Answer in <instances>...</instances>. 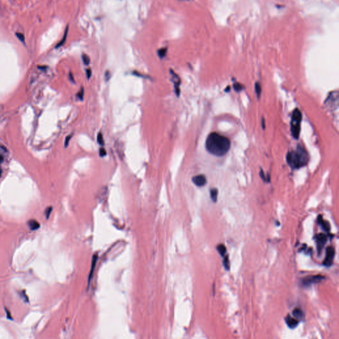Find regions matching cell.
<instances>
[{
	"mask_svg": "<svg viewBox=\"0 0 339 339\" xmlns=\"http://www.w3.org/2000/svg\"><path fill=\"white\" fill-rule=\"evenodd\" d=\"M206 147L212 154L223 156L229 152L231 148V141L227 137L217 133H212L206 139Z\"/></svg>",
	"mask_w": 339,
	"mask_h": 339,
	"instance_id": "cell-1",
	"label": "cell"
},
{
	"mask_svg": "<svg viewBox=\"0 0 339 339\" xmlns=\"http://www.w3.org/2000/svg\"><path fill=\"white\" fill-rule=\"evenodd\" d=\"M309 157L308 152L302 146H298L296 150L287 154L286 160L292 169H299L308 164Z\"/></svg>",
	"mask_w": 339,
	"mask_h": 339,
	"instance_id": "cell-2",
	"label": "cell"
},
{
	"mask_svg": "<svg viewBox=\"0 0 339 339\" xmlns=\"http://www.w3.org/2000/svg\"><path fill=\"white\" fill-rule=\"evenodd\" d=\"M302 121V114L298 109L293 110L291 120V133L295 139H298L301 131V123Z\"/></svg>",
	"mask_w": 339,
	"mask_h": 339,
	"instance_id": "cell-3",
	"label": "cell"
},
{
	"mask_svg": "<svg viewBox=\"0 0 339 339\" xmlns=\"http://www.w3.org/2000/svg\"><path fill=\"white\" fill-rule=\"evenodd\" d=\"M325 279V277L321 275H315V276H308L302 280V284L303 286L308 287L313 285V284H317L321 282L322 280Z\"/></svg>",
	"mask_w": 339,
	"mask_h": 339,
	"instance_id": "cell-4",
	"label": "cell"
},
{
	"mask_svg": "<svg viewBox=\"0 0 339 339\" xmlns=\"http://www.w3.org/2000/svg\"><path fill=\"white\" fill-rule=\"evenodd\" d=\"M334 248L331 246L327 248L326 249V256L323 262L324 266L328 267L332 264L334 257Z\"/></svg>",
	"mask_w": 339,
	"mask_h": 339,
	"instance_id": "cell-5",
	"label": "cell"
},
{
	"mask_svg": "<svg viewBox=\"0 0 339 339\" xmlns=\"http://www.w3.org/2000/svg\"><path fill=\"white\" fill-rule=\"evenodd\" d=\"M316 244H317V252L319 254L321 253L322 248L325 247L326 242H327L328 237L324 233H319L315 237Z\"/></svg>",
	"mask_w": 339,
	"mask_h": 339,
	"instance_id": "cell-6",
	"label": "cell"
},
{
	"mask_svg": "<svg viewBox=\"0 0 339 339\" xmlns=\"http://www.w3.org/2000/svg\"><path fill=\"white\" fill-rule=\"evenodd\" d=\"M192 181L194 184L198 187H203L207 183L206 177L203 174H200L193 177Z\"/></svg>",
	"mask_w": 339,
	"mask_h": 339,
	"instance_id": "cell-7",
	"label": "cell"
},
{
	"mask_svg": "<svg viewBox=\"0 0 339 339\" xmlns=\"http://www.w3.org/2000/svg\"><path fill=\"white\" fill-rule=\"evenodd\" d=\"M171 74H172V81L174 82V87H175V91L176 93V95L178 96H179V95H180V88H179V86H180V78H179V76L176 74L174 72V71H172L171 70Z\"/></svg>",
	"mask_w": 339,
	"mask_h": 339,
	"instance_id": "cell-8",
	"label": "cell"
},
{
	"mask_svg": "<svg viewBox=\"0 0 339 339\" xmlns=\"http://www.w3.org/2000/svg\"><path fill=\"white\" fill-rule=\"evenodd\" d=\"M286 322L287 326L291 328H295L298 325V320L296 318H293L290 315H287L286 317Z\"/></svg>",
	"mask_w": 339,
	"mask_h": 339,
	"instance_id": "cell-9",
	"label": "cell"
},
{
	"mask_svg": "<svg viewBox=\"0 0 339 339\" xmlns=\"http://www.w3.org/2000/svg\"><path fill=\"white\" fill-rule=\"evenodd\" d=\"M318 223L320 225L322 226V229H324V231L328 232L331 230V226L330 224L327 220H325L321 218V216L320 215L318 217Z\"/></svg>",
	"mask_w": 339,
	"mask_h": 339,
	"instance_id": "cell-10",
	"label": "cell"
},
{
	"mask_svg": "<svg viewBox=\"0 0 339 339\" xmlns=\"http://www.w3.org/2000/svg\"><path fill=\"white\" fill-rule=\"evenodd\" d=\"M293 315L294 317L297 319V320H301L304 317V315H303V311L299 308H296L293 311Z\"/></svg>",
	"mask_w": 339,
	"mask_h": 339,
	"instance_id": "cell-11",
	"label": "cell"
},
{
	"mask_svg": "<svg viewBox=\"0 0 339 339\" xmlns=\"http://www.w3.org/2000/svg\"><path fill=\"white\" fill-rule=\"evenodd\" d=\"M210 196L211 199L212 200L213 202H216L217 200V196H218V190L216 188H213L210 190Z\"/></svg>",
	"mask_w": 339,
	"mask_h": 339,
	"instance_id": "cell-12",
	"label": "cell"
},
{
	"mask_svg": "<svg viewBox=\"0 0 339 339\" xmlns=\"http://www.w3.org/2000/svg\"><path fill=\"white\" fill-rule=\"evenodd\" d=\"M68 26H67V27L66 28V30H65V32H64V34L62 39L61 40H60V42L58 43V44H57V45L56 46V49H58V47L62 46L63 44H64V43L66 42V38H67V35H68Z\"/></svg>",
	"mask_w": 339,
	"mask_h": 339,
	"instance_id": "cell-13",
	"label": "cell"
},
{
	"mask_svg": "<svg viewBox=\"0 0 339 339\" xmlns=\"http://www.w3.org/2000/svg\"><path fill=\"white\" fill-rule=\"evenodd\" d=\"M28 224L31 230H36L37 229H39V227L40 226L39 222H37V220H31L30 221H28Z\"/></svg>",
	"mask_w": 339,
	"mask_h": 339,
	"instance_id": "cell-14",
	"label": "cell"
},
{
	"mask_svg": "<svg viewBox=\"0 0 339 339\" xmlns=\"http://www.w3.org/2000/svg\"><path fill=\"white\" fill-rule=\"evenodd\" d=\"M217 250H218V252H219V254L221 255L222 256L225 254L226 252V249L225 246L223 244H219L218 246H217Z\"/></svg>",
	"mask_w": 339,
	"mask_h": 339,
	"instance_id": "cell-15",
	"label": "cell"
},
{
	"mask_svg": "<svg viewBox=\"0 0 339 339\" xmlns=\"http://www.w3.org/2000/svg\"><path fill=\"white\" fill-rule=\"evenodd\" d=\"M260 178L263 180L264 182H270V176L269 174L268 175H265L264 172L263 171V170L260 169Z\"/></svg>",
	"mask_w": 339,
	"mask_h": 339,
	"instance_id": "cell-16",
	"label": "cell"
},
{
	"mask_svg": "<svg viewBox=\"0 0 339 339\" xmlns=\"http://www.w3.org/2000/svg\"><path fill=\"white\" fill-rule=\"evenodd\" d=\"M254 87H255V92L256 94L257 95V97L259 99L260 98V95H261V92H262V88H261V86L260 84V83L256 82L254 85Z\"/></svg>",
	"mask_w": 339,
	"mask_h": 339,
	"instance_id": "cell-17",
	"label": "cell"
},
{
	"mask_svg": "<svg viewBox=\"0 0 339 339\" xmlns=\"http://www.w3.org/2000/svg\"><path fill=\"white\" fill-rule=\"evenodd\" d=\"M223 265H224V267H225V268L226 270H229V269H230V262H229V259L228 256H226L225 258H224Z\"/></svg>",
	"mask_w": 339,
	"mask_h": 339,
	"instance_id": "cell-18",
	"label": "cell"
},
{
	"mask_svg": "<svg viewBox=\"0 0 339 339\" xmlns=\"http://www.w3.org/2000/svg\"><path fill=\"white\" fill-rule=\"evenodd\" d=\"M97 258H98L97 256H96V255L94 256V259H93V262H92V265H93V266H92V269H91V272H90V274H89V281H90L91 278H92V272H94V267H95V263H96V261H97Z\"/></svg>",
	"mask_w": 339,
	"mask_h": 339,
	"instance_id": "cell-19",
	"label": "cell"
},
{
	"mask_svg": "<svg viewBox=\"0 0 339 339\" xmlns=\"http://www.w3.org/2000/svg\"><path fill=\"white\" fill-rule=\"evenodd\" d=\"M233 88H234L235 90L237 92H240L241 90H242L243 88H244L243 86L238 82H235V84H233Z\"/></svg>",
	"mask_w": 339,
	"mask_h": 339,
	"instance_id": "cell-20",
	"label": "cell"
},
{
	"mask_svg": "<svg viewBox=\"0 0 339 339\" xmlns=\"http://www.w3.org/2000/svg\"><path fill=\"white\" fill-rule=\"evenodd\" d=\"M166 52H167V49H166V48L160 49L158 51V56H160V58H164V57L166 56Z\"/></svg>",
	"mask_w": 339,
	"mask_h": 339,
	"instance_id": "cell-21",
	"label": "cell"
},
{
	"mask_svg": "<svg viewBox=\"0 0 339 339\" xmlns=\"http://www.w3.org/2000/svg\"><path fill=\"white\" fill-rule=\"evenodd\" d=\"M82 60H83V62H84V64H86V65H88L89 64V62H90V59H89V57L87 55V54H82Z\"/></svg>",
	"mask_w": 339,
	"mask_h": 339,
	"instance_id": "cell-22",
	"label": "cell"
},
{
	"mask_svg": "<svg viewBox=\"0 0 339 339\" xmlns=\"http://www.w3.org/2000/svg\"><path fill=\"white\" fill-rule=\"evenodd\" d=\"M98 142L100 144V145H104V137H103V135H102L101 133H99L98 135Z\"/></svg>",
	"mask_w": 339,
	"mask_h": 339,
	"instance_id": "cell-23",
	"label": "cell"
},
{
	"mask_svg": "<svg viewBox=\"0 0 339 339\" xmlns=\"http://www.w3.org/2000/svg\"><path fill=\"white\" fill-rule=\"evenodd\" d=\"M16 36L19 39L20 41H21L23 43H25V36L24 35L22 34V33H16L15 34Z\"/></svg>",
	"mask_w": 339,
	"mask_h": 339,
	"instance_id": "cell-24",
	"label": "cell"
},
{
	"mask_svg": "<svg viewBox=\"0 0 339 339\" xmlns=\"http://www.w3.org/2000/svg\"><path fill=\"white\" fill-rule=\"evenodd\" d=\"M110 78H111V73H110V71H108V70H107V71H106V72H105V81H106V82L108 81L110 79Z\"/></svg>",
	"mask_w": 339,
	"mask_h": 339,
	"instance_id": "cell-25",
	"label": "cell"
},
{
	"mask_svg": "<svg viewBox=\"0 0 339 339\" xmlns=\"http://www.w3.org/2000/svg\"><path fill=\"white\" fill-rule=\"evenodd\" d=\"M78 97L80 99V100H83V97H84V89L83 88H82L81 90L79 92L78 94Z\"/></svg>",
	"mask_w": 339,
	"mask_h": 339,
	"instance_id": "cell-26",
	"label": "cell"
},
{
	"mask_svg": "<svg viewBox=\"0 0 339 339\" xmlns=\"http://www.w3.org/2000/svg\"><path fill=\"white\" fill-rule=\"evenodd\" d=\"M100 155L101 157H103V156H105L106 155V151H105V150L104 148H101L100 149Z\"/></svg>",
	"mask_w": 339,
	"mask_h": 339,
	"instance_id": "cell-27",
	"label": "cell"
},
{
	"mask_svg": "<svg viewBox=\"0 0 339 339\" xmlns=\"http://www.w3.org/2000/svg\"><path fill=\"white\" fill-rule=\"evenodd\" d=\"M71 137H72V135H70L67 136L66 138V140H65V146H66V147L68 146V143H69V142H70V139H71Z\"/></svg>",
	"mask_w": 339,
	"mask_h": 339,
	"instance_id": "cell-28",
	"label": "cell"
},
{
	"mask_svg": "<svg viewBox=\"0 0 339 339\" xmlns=\"http://www.w3.org/2000/svg\"><path fill=\"white\" fill-rule=\"evenodd\" d=\"M86 74H87V78H89L92 75V70L91 69H87L86 70Z\"/></svg>",
	"mask_w": 339,
	"mask_h": 339,
	"instance_id": "cell-29",
	"label": "cell"
},
{
	"mask_svg": "<svg viewBox=\"0 0 339 339\" xmlns=\"http://www.w3.org/2000/svg\"><path fill=\"white\" fill-rule=\"evenodd\" d=\"M262 128H263V129H265L266 126H265V120H264V118H262Z\"/></svg>",
	"mask_w": 339,
	"mask_h": 339,
	"instance_id": "cell-30",
	"label": "cell"
},
{
	"mask_svg": "<svg viewBox=\"0 0 339 339\" xmlns=\"http://www.w3.org/2000/svg\"><path fill=\"white\" fill-rule=\"evenodd\" d=\"M4 160V158H3V156L0 155V163H2Z\"/></svg>",
	"mask_w": 339,
	"mask_h": 339,
	"instance_id": "cell-31",
	"label": "cell"
},
{
	"mask_svg": "<svg viewBox=\"0 0 339 339\" xmlns=\"http://www.w3.org/2000/svg\"><path fill=\"white\" fill-rule=\"evenodd\" d=\"M2 170L1 168H0V178H1V176H2Z\"/></svg>",
	"mask_w": 339,
	"mask_h": 339,
	"instance_id": "cell-32",
	"label": "cell"
}]
</instances>
